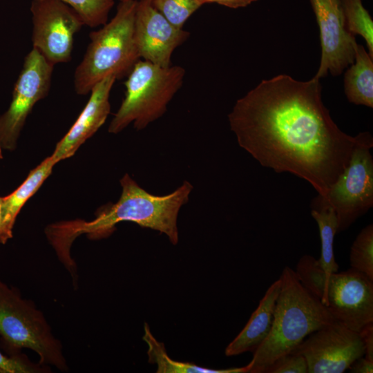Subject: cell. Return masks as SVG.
Here are the masks:
<instances>
[{
  "instance_id": "cell-1",
  "label": "cell",
  "mask_w": 373,
  "mask_h": 373,
  "mask_svg": "<svg viewBox=\"0 0 373 373\" xmlns=\"http://www.w3.org/2000/svg\"><path fill=\"white\" fill-rule=\"evenodd\" d=\"M240 147L262 166L308 182L325 197L347 166L357 141L334 123L314 77L262 80L228 115Z\"/></svg>"
},
{
  "instance_id": "cell-2",
  "label": "cell",
  "mask_w": 373,
  "mask_h": 373,
  "mask_svg": "<svg viewBox=\"0 0 373 373\" xmlns=\"http://www.w3.org/2000/svg\"><path fill=\"white\" fill-rule=\"evenodd\" d=\"M122 188L119 200L101 209L90 221L73 220L57 222L46 227L45 233L59 260L70 263V247L79 236L90 239L109 236L117 223L132 222L141 227L164 233L173 245L178 242L177 220L180 209L188 200L193 186L184 181L165 195H153L135 182L127 173L120 180Z\"/></svg>"
},
{
  "instance_id": "cell-3",
  "label": "cell",
  "mask_w": 373,
  "mask_h": 373,
  "mask_svg": "<svg viewBox=\"0 0 373 373\" xmlns=\"http://www.w3.org/2000/svg\"><path fill=\"white\" fill-rule=\"evenodd\" d=\"M279 278L280 289L271 329L254 351L249 363L251 373H263L276 360L291 353L305 337L335 321L321 301L302 285L289 267H285Z\"/></svg>"
},
{
  "instance_id": "cell-4",
  "label": "cell",
  "mask_w": 373,
  "mask_h": 373,
  "mask_svg": "<svg viewBox=\"0 0 373 373\" xmlns=\"http://www.w3.org/2000/svg\"><path fill=\"white\" fill-rule=\"evenodd\" d=\"M137 1H120L115 15L89 34L90 42L74 73V88L78 95L89 93L109 75L119 79L128 75L140 59L134 33Z\"/></svg>"
},
{
  "instance_id": "cell-5",
  "label": "cell",
  "mask_w": 373,
  "mask_h": 373,
  "mask_svg": "<svg viewBox=\"0 0 373 373\" xmlns=\"http://www.w3.org/2000/svg\"><path fill=\"white\" fill-rule=\"evenodd\" d=\"M0 347L9 355L31 350L39 356V363L68 372L62 345L52 334L41 310L19 290L0 278Z\"/></svg>"
},
{
  "instance_id": "cell-6",
  "label": "cell",
  "mask_w": 373,
  "mask_h": 373,
  "mask_svg": "<svg viewBox=\"0 0 373 373\" xmlns=\"http://www.w3.org/2000/svg\"><path fill=\"white\" fill-rule=\"evenodd\" d=\"M185 73L180 66L162 67L140 59L128 75L124 98L108 132L118 133L131 122L142 130L162 116L182 87Z\"/></svg>"
},
{
  "instance_id": "cell-7",
  "label": "cell",
  "mask_w": 373,
  "mask_h": 373,
  "mask_svg": "<svg viewBox=\"0 0 373 373\" xmlns=\"http://www.w3.org/2000/svg\"><path fill=\"white\" fill-rule=\"evenodd\" d=\"M373 137L369 132L357 135L347 166L325 197L317 196L312 206L331 207L338 220V232L347 229L373 206Z\"/></svg>"
},
{
  "instance_id": "cell-8",
  "label": "cell",
  "mask_w": 373,
  "mask_h": 373,
  "mask_svg": "<svg viewBox=\"0 0 373 373\" xmlns=\"http://www.w3.org/2000/svg\"><path fill=\"white\" fill-rule=\"evenodd\" d=\"M54 65L35 48L26 55L8 110L0 116V148L13 150L28 115L48 95Z\"/></svg>"
},
{
  "instance_id": "cell-9",
  "label": "cell",
  "mask_w": 373,
  "mask_h": 373,
  "mask_svg": "<svg viewBox=\"0 0 373 373\" xmlns=\"http://www.w3.org/2000/svg\"><path fill=\"white\" fill-rule=\"evenodd\" d=\"M32 48L52 65L71 59L74 37L84 23L78 14L60 0H32Z\"/></svg>"
},
{
  "instance_id": "cell-10",
  "label": "cell",
  "mask_w": 373,
  "mask_h": 373,
  "mask_svg": "<svg viewBox=\"0 0 373 373\" xmlns=\"http://www.w3.org/2000/svg\"><path fill=\"white\" fill-rule=\"evenodd\" d=\"M291 352L305 358L308 373H342L365 350L359 333L335 320L312 333Z\"/></svg>"
},
{
  "instance_id": "cell-11",
  "label": "cell",
  "mask_w": 373,
  "mask_h": 373,
  "mask_svg": "<svg viewBox=\"0 0 373 373\" xmlns=\"http://www.w3.org/2000/svg\"><path fill=\"white\" fill-rule=\"evenodd\" d=\"M325 305L336 321L359 332L373 323V280L353 268L332 274Z\"/></svg>"
},
{
  "instance_id": "cell-12",
  "label": "cell",
  "mask_w": 373,
  "mask_h": 373,
  "mask_svg": "<svg viewBox=\"0 0 373 373\" xmlns=\"http://www.w3.org/2000/svg\"><path fill=\"white\" fill-rule=\"evenodd\" d=\"M319 28L321 56L314 77L340 75L354 61L357 45L345 26L341 0H309Z\"/></svg>"
},
{
  "instance_id": "cell-13",
  "label": "cell",
  "mask_w": 373,
  "mask_h": 373,
  "mask_svg": "<svg viewBox=\"0 0 373 373\" xmlns=\"http://www.w3.org/2000/svg\"><path fill=\"white\" fill-rule=\"evenodd\" d=\"M134 33L140 58L162 67L171 66L174 50L190 35L171 24L149 0L137 1Z\"/></svg>"
},
{
  "instance_id": "cell-14",
  "label": "cell",
  "mask_w": 373,
  "mask_h": 373,
  "mask_svg": "<svg viewBox=\"0 0 373 373\" xmlns=\"http://www.w3.org/2000/svg\"><path fill=\"white\" fill-rule=\"evenodd\" d=\"M117 78L109 75L90 90L85 107L68 133L57 144L52 154L59 162L74 155L78 148L104 124L111 111V90Z\"/></svg>"
},
{
  "instance_id": "cell-15",
  "label": "cell",
  "mask_w": 373,
  "mask_h": 373,
  "mask_svg": "<svg viewBox=\"0 0 373 373\" xmlns=\"http://www.w3.org/2000/svg\"><path fill=\"white\" fill-rule=\"evenodd\" d=\"M280 289V280L278 278L267 289L245 327L227 346L224 352L226 356L254 352L267 338L271 329Z\"/></svg>"
},
{
  "instance_id": "cell-16",
  "label": "cell",
  "mask_w": 373,
  "mask_h": 373,
  "mask_svg": "<svg viewBox=\"0 0 373 373\" xmlns=\"http://www.w3.org/2000/svg\"><path fill=\"white\" fill-rule=\"evenodd\" d=\"M354 61L344 75L345 95L351 103L373 108V58L357 44Z\"/></svg>"
},
{
  "instance_id": "cell-17",
  "label": "cell",
  "mask_w": 373,
  "mask_h": 373,
  "mask_svg": "<svg viewBox=\"0 0 373 373\" xmlns=\"http://www.w3.org/2000/svg\"><path fill=\"white\" fill-rule=\"evenodd\" d=\"M57 163L52 155L46 157L29 173L26 179L15 191L3 197V217L10 230L12 231L16 218L22 207L37 191Z\"/></svg>"
},
{
  "instance_id": "cell-18",
  "label": "cell",
  "mask_w": 373,
  "mask_h": 373,
  "mask_svg": "<svg viewBox=\"0 0 373 373\" xmlns=\"http://www.w3.org/2000/svg\"><path fill=\"white\" fill-rule=\"evenodd\" d=\"M142 339L148 346L149 362L155 364L157 373H246L249 366L227 369H211L200 367L192 363L177 361L168 355L163 343L159 342L151 332L147 323L144 324Z\"/></svg>"
},
{
  "instance_id": "cell-19",
  "label": "cell",
  "mask_w": 373,
  "mask_h": 373,
  "mask_svg": "<svg viewBox=\"0 0 373 373\" xmlns=\"http://www.w3.org/2000/svg\"><path fill=\"white\" fill-rule=\"evenodd\" d=\"M312 216L317 222L321 242V257L318 259L328 282L330 275L338 271L334 254V239L338 233V220L334 209L328 205L312 206Z\"/></svg>"
},
{
  "instance_id": "cell-20",
  "label": "cell",
  "mask_w": 373,
  "mask_h": 373,
  "mask_svg": "<svg viewBox=\"0 0 373 373\" xmlns=\"http://www.w3.org/2000/svg\"><path fill=\"white\" fill-rule=\"evenodd\" d=\"M341 3L347 31L365 39L368 53L373 58V21L370 13L361 0H341Z\"/></svg>"
},
{
  "instance_id": "cell-21",
  "label": "cell",
  "mask_w": 373,
  "mask_h": 373,
  "mask_svg": "<svg viewBox=\"0 0 373 373\" xmlns=\"http://www.w3.org/2000/svg\"><path fill=\"white\" fill-rule=\"evenodd\" d=\"M294 272L302 285L325 305L327 280L318 259L308 254L303 256Z\"/></svg>"
},
{
  "instance_id": "cell-22",
  "label": "cell",
  "mask_w": 373,
  "mask_h": 373,
  "mask_svg": "<svg viewBox=\"0 0 373 373\" xmlns=\"http://www.w3.org/2000/svg\"><path fill=\"white\" fill-rule=\"evenodd\" d=\"M351 268L373 280V225L364 227L356 236L350 250Z\"/></svg>"
},
{
  "instance_id": "cell-23",
  "label": "cell",
  "mask_w": 373,
  "mask_h": 373,
  "mask_svg": "<svg viewBox=\"0 0 373 373\" xmlns=\"http://www.w3.org/2000/svg\"><path fill=\"white\" fill-rule=\"evenodd\" d=\"M74 10L84 25L95 28L108 21L113 0H60Z\"/></svg>"
},
{
  "instance_id": "cell-24",
  "label": "cell",
  "mask_w": 373,
  "mask_h": 373,
  "mask_svg": "<svg viewBox=\"0 0 373 373\" xmlns=\"http://www.w3.org/2000/svg\"><path fill=\"white\" fill-rule=\"evenodd\" d=\"M171 24L182 28L188 19L203 4L200 0H149Z\"/></svg>"
},
{
  "instance_id": "cell-25",
  "label": "cell",
  "mask_w": 373,
  "mask_h": 373,
  "mask_svg": "<svg viewBox=\"0 0 373 373\" xmlns=\"http://www.w3.org/2000/svg\"><path fill=\"white\" fill-rule=\"evenodd\" d=\"M50 366L32 362L23 353L9 355L0 349V373H48Z\"/></svg>"
},
{
  "instance_id": "cell-26",
  "label": "cell",
  "mask_w": 373,
  "mask_h": 373,
  "mask_svg": "<svg viewBox=\"0 0 373 373\" xmlns=\"http://www.w3.org/2000/svg\"><path fill=\"white\" fill-rule=\"evenodd\" d=\"M263 373H307V364L303 356L291 352L276 360Z\"/></svg>"
},
{
  "instance_id": "cell-27",
  "label": "cell",
  "mask_w": 373,
  "mask_h": 373,
  "mask_svg": "<svg viewBox=\"0 0 373 373\" xmlns=\"http://www.w3.org/2000/svg\"><path fill=\"white\" fill-rule=\"evenodd\" d=\"M365 350V358L373 361V323L365 325L358 332Z\"/></svg>"
},
{
  "instance_id": "cell-28",
  "label": "cell",
  "mask_w": 373,
  "mask_h": 373,
  "mask_svg": "<svg viewBox=\"0 0 373 373\" xmlns=\"http://www.w3.org/2000/svg\"><path fill=\"white\" fill-rule=\"evenodd\" d=\"M350 372L353 373H372L373 361L361 357L356 359L349 367Z\"/></svg>"
},
{
  "instance_id": "cell-29",
  "label": "cell",
  "mask_w": 373,
  "mask_h": 373,
  "mask_svg": "<svg viewBox=\"0 0 373 373\" xmlns=\"http://www.w3.org/2000/svg\"><path fill=\"white\" fill-rule=\"evenodd\" d=\"M204 5L208 3H216L230 8H244L258 0H200Z\"/></svg>"
},
{
  "instance_id": "cell-30",
  "label": "cell",
  "mask_w": 373,
  "mask_h": 373,
  "mask_svg": "<svg viewBox=\"0 0 373 373\" xmlns=\"http://www.w3.org/2000/svg\"><path fill=\"white\" fill-rule=\"evenodd\" d=\"M12 237V231L6 225L3 213V197H0V243L5 244Z\"/></svg>"
},
{
  "instance_id": "cell-31",
  "label": "cell",
  "mask_w": 373,
  "mask_h": 373,
  "mask_svg": "<svg viewBox=\"0 0 373 373\" xmlns=\"http://www.w3.org/2000/svg\"><path fill=\"white\" fill-rule=\"evenodd\" d=\"M2 158V154H1V149L0 148V159Z\"/></svg>"
},
{
  "instance_id": "cell-32",
  "label": "cell",
  "mask_w": 373,
  "mask_h": 373,
  "mask_svg": "<svg viewBox=\"0 0 373 373\" xmlns=\"http://www.w3.org/2000/svg\"><path fill=\"white\" fill-rule=\"evenodd\" d=\"M119 1H131V0H119Z\"/></svg>"
}]
</instances>
